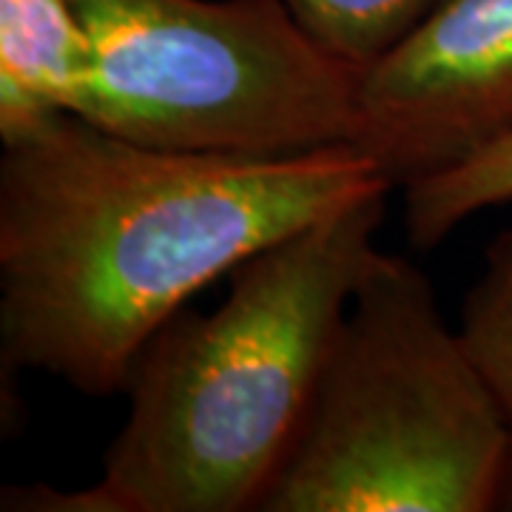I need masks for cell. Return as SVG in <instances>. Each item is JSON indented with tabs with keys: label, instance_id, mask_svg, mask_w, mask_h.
I'll use <instances>...</instances> for the list:
<instances>
[{
	"label": "cell",
	"instance_id": "6da1fadb",
	"mask_svg": "<svg viewBox=\"0 0 512 512\" xmlns=\"http://www.w3.org/2000/svg\"><path fill=\"white\" fill-rule=\"evenodd\" d=\"M390 188L350 146L296 157L168 151L60 114L3 146V365L86 396L120 393L191 296Z\"/></svg>",
	"mask_w": 512,
	"mask_h": 512
},
{
	"label": "cell",
	"instance_id": "7a4b0ae2",
	"mask_svg": "<svg viewBox=\"0 0 512 512\" xmlns=\"http://www.w3.org/2000/svg\"><path fill=\"white\" fill-rule=\"evenodd\" d=\"M390 191L245 259L211 313H177L126 384L128 419L83 490L6 487V512L259 510L311 413Z\"/></svg>",
	"mask_w": 512,
	"mask_h": 512
},
{
	"label": "cell",
	"instance_id": "3957f363",
	"mask_svg": "<svg viewBox=\"0 0 512 512\" xmlns=\"http://www.w3.org/2000/svg\"><path fill=\"white\" fill-rule=\"evenodd\" d=\"M512 424L430 279L376 251L262 512H487Z\"/></svg>",
	"mask_w": 512,
	"mask_h": 512
},
{
	"label": "cell",
	"instance_id": "277c9868",
	"mask_svg": "<svg viewBox=\"0 0 512 512\" xmlns=\"http://www.w3.org/2000/svg\"><path fill=\"white\" fill-rule=\"evenodd\" d=\"M92 37L77 117L168 151L296 157L350 146L356 72L285 0H72Z\"/></svg>",
	"mask_w": 512,
	"mask_h": 512
},
{
	"label": "cell",
	"instance_id": "5b68a950",
	"mask_svg": "<svg viewBox=\"0 0 512 512\" xmlns=\"http://www.w3.org/2000/svg\"><path fill=\"white\" fill-rule=\"evenodd\" d=\"M512 137V0H439L356 72L350 148L393 188Z\"/></svg>",
	"mask_w": 512,
	"mask_h": 512
},
{
	"label": "cell",
	"instance_id": "8992f818",
	"mask_svg": "<svg viewBox=\"0 0 512 512\" xmlns=\"http://www.w3.org/2000/svg\"><path fill=\"white\" fill-rule=\"evenodd\" d=\"M92 63V37L72 0H0L3 146L60 114H77Z\"/></svg>",
	"mask_w": 512,
	"mask_h": 512
},
{
	"label": "cell",
	"instance_id": "52a82bcc",
	"mask_svg": "<svg viewBox=\"0 0 512 512\" xmlns=\"http://www.w3.org/2000/svg\"><path fill=\"white\" fill-rule=\"evenodd\" d=\"M504 202H512V137L478 151L444 174L404 188L410 245L430 251L464 220Z\"/></svg>",
	"mask_w": 512,
	"mask_h": 512
},
{
	"label": "cell",
	"instance_id": "ba28073f",
	"mask_svg": "<svg viewBox=\"0 0 512 512\" xmlns=\"http://www.w3.org/2000/svg\"><path fill=\"white\" fill-rule=\"evenodd\" d=\"M439 0H285L291 15L330 55L365 69L399 43Z\"/></svg>",
	"mask_w": 512,
	"mask_h": 512
},
{
	"label": "cell",
	"instance_id": "9c48e42d",
	"mask_svg": "<svg viewBox=\"0 0 512 512\" xmlns=\"http://www.w3.org/2000/svg\"><path fill=\"white\" fill-rule=\"evenodd\" d=\"M458 328L512 424V228L487 248L484 271L464 296Z\"/></svg>",
	"mask_w": 512,
	"mask_h": 512
},
{
	"label": "cell",
	"instance_id": "30bf717a",
	"mask_svg": "<svg viewBox=\"0 0 512 512\" xmlns=\"http://www.w3.org/2000/svg\"><path fill=\"white\" fill-rule=\"evenodd\" d=\"M495 510L512 512V447H510V458H507V467H504V478H501V490H498Z\"/></svg>",
	"mask_w": 512,
	"mask_h": 512
}]
</instances>
